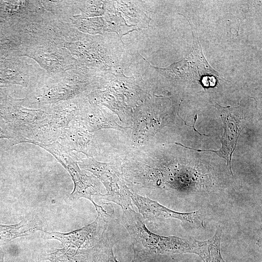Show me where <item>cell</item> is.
<instances>
[{
    "instance_id": "cell-1",
    "label": "cell",
    "mask_w": 262,
    "mask_h": 262,
    "mask_svg": "<svg viewBox=\"0 0 262 262\" xmlns=\"http://www.w3.org/2000/svg\"><path fill=\"white\" fill-rule=\"evenodd\" d=\"M118 221L130 235L134 253L132 262H144L155 255L193 253L200 256L202 253L205 241L155 234L133 208L123 210Z\"/></svg>"
},
{
    "instance_id": "cell-2",
    "label": "cell",
    "mask_w": 262,
    "mask_h": 262,
    "mask_svg": "<svg viewBox=\"0 0 262 262\" xmlns=\"http://www.w3.org/2000/svg\"><path fill=\"white\" fill-rule=\"evenodd\" d=\"M27 143L37 145L51 154L67 171L74 183V189L70 197L72 200H77L80 198L89 199L94 205L98 216L106 217L109 215L107 212L98 205L93 199L92 196H100V183L94 176H88L84 170L80 168L77 162L75 160L72 152L68 150L58 141L50 144H42L31 140Z\"/></svg>"
},
{
    "instance_id": "cell-3",
    "label": "cell",
    "mask_w": 262,
    "mask_h": 262,
    "mask_svg": "<svg viewBox=\"0 0 262 262\" xmlns=\"http://www.w3.org/2000/svg\"><path fill=\"white\" fill-rule=\"evenodd\" d=\"M66 100L44 108V115L26 139L46 144L57 141L63 130L79 115L82 104Z\"/></svg>"
},
{
    "instance_id": "cell-4",
    "label": "cell",
    "mask_w": 262,
    "mask_h": 262,
    "mask_svg": "<svg viewBox=\"0 0 262 262\" xmlns=\"http://www.w3.org/2000/svg\"><path fill=\"white\" fill-rule=\"evenodd\" d=\"M78 163L103 184L107 192L99 196L100 199L114 202L123 210L133 208L131 191L126 184L122 171L117 166L98 162L91 157L81 160Z\"/></svg>"
},
{
    "instance_id": "cell-5",
    "label": "cell",
    "mask_w": 262,
    "mask_h": 262,
    "mask_svg": "<svg viewBox=\"0 0 262 262\" xmlns=\"http://www.w3.org/2000/svg\"><path fill=\"white\" fill-rule=\"evenodd\" d=\"M0 108V117L12 135L13 145L19 144L22 137L27 139L35 124L45 113L43 109H31L23 104L24 98H9Z\"/></svg>"
},
{
    "instance_id": "cell-6",
    "label": "cell",
    "mask_w": 262,
    "mask_h": 262,
    "mask_svg": "<svg viewBox=\"0 0 262 262\" xmlns=\"http://www.w3.org/2000/svg\"><path fill=\"white\" fill-rule=\"evenodd\" d=\"M107 227L105 217L98 216L91 224L70 232L42 231L44 239L59 240L65 251L76 255L79 249L97 245L101 239Z\"/></svg>"
},
{
    "instance_id": "cell-7",
    "label": "cell",
    "mask_w": 262,
    "mask_h": 262,
    "mask_svg": "<svg viewBox=\"0 0 262 262\" xmlns=\"http://www.w3.org/2000/svg\"><path fill=\"white\" fill-rule=\"evenodd\" d=\"M23 56L35 60L49 74L66 71L74 63L65 48L44 40L27 46L22 53Z\"/></svg>"
},
{
    "instance_id": "cell-8",
    "label": "cell",
    "mask_w": 262,
    "mask_h": 262,
    "mask_svg": "<svg viewBox=\"0 0 262 262\" xmlns=\"http://www.w3.org/2000/svg\"><path fill=\"white\" fill-rule=\"evenodd\" d=\"M132 202L139 210L144 221L152 222L167 218L177 219L192 226L203 225L198 211L180 213L173 211L147 197L131 192Z\"/></svg>"
},
{
    "instance_id": "cell-9",
    "label": "cell",
    "mask_w": 262,
    "mask_h": 262,
    "mask_svg": "<svg viewBox=\"0 0 262 262\" xmlns=\"http://www.w3.org/2000/svg\"><path fill=\"white\" fill-rule=\"evenodd\" d=\"M90 132L78 115L62 131L61 144L71 152L75 150L93 158L99 150L96 139Z\"/></svg>"
},
{
    "instance_id": "cell-10",
    "label": "cell",
    "mask_w": 262,
    "mask_h": 262,
    "mask_svg": "<svg viewBox=\"0 0 262 262\" xmlns=\"http://www.w3.org/2000/svg\"><path fill=\"white\" fill-rule=\"evenodd\" d=\"M78 117L90 132L105 128L124 129L112 116L86 104L82 105Z\"/></svg>"
},
{
    "instance_id": "cell-11",
    "label": "cell",
    "mask_w": 262,
    "mask_h": 262,
    "mask_svg": "<svg viewBox=\"0 0 262 262\" xmlns=\"http://www.w3.org/2000/svg\"><path fill=\"white\" fill-rule=\"evenodd\" d=\"M42 227L40 222L33 217L26 218L15 225L0 224V247L16 238L41 230Z\"/></svg>"
},
{
    "instance_id": "cell-12",
    "label": "cell",
    "mask_w": 262,
    "mask_h": 262,
    "mask_svg": "<svg viewBox=\"0 0 262 262\" xmlns=\"http://www.w3.org/2000/svg\"><path fill=\"white\" fill-rule=\"evenodd\" d=\"M222 229L218 226L214 236L206 241L204 249L201 258L205 262H226L220 251Z\"/></svg>"
},
{
    "instance_id": "cell-13",
    "label": "cell",
    "mask_w": 262,
    "mask_h": 262,
    "mask_svg": "<svg viewBox=\"0 0 262 262\" xmlns=\"http://www.w3.org/2000/svg\"><path fill=\"white\" fill-rule=\"evenodd\" d=\"M114 245L106 231L97 244L96 260L98 262H119L114 254Z\"/></svg>"
},
{
    "instance_id": "cell-14",
    "label": "cell",
    "mask_w": 262,
    "mask_h": 262,
    "mask_svg": "<svg viewBox=\"0 0 262 262\" xmlns=\"http://www.w3.org/2000/svg\"><path fill=\"white\" fill-rule=\"evenodd\" d=\"M5 138L11 141L12 137L5 124L0 117V139Z\"/></svg>"
},
{
    "instance_id": "cell-15",
    "label": "cell",
    "mask_w": 262,
    "mask_h": 262,
    "mask_svg": "<svg viewBox=\"0 0 262 262\" xmlns=\"http://www.w3.org/2000/svg\"><path fill=\"white\" fill-rule=\"evenodd\" d=\"M4 253L3 250L0 247V262H4Z\"/></svg>"
},
{
    "instance_id": "cell-16",
    "label": "cell",
    "mask_w": 262,
    "mask_h": 262,
    "mask_svg": "<svg viewBox=\"0 0 262 262\" xmlns=\"http://www.w3.org/2000/svg\"><path fill=\"white\" fill-rule=\"evenodd\" d=\"M197 119V114L196 115H195V121H194V124L193 126H191V127H193L195 131H196V132H197L198 133H199L200 135H202V134H201L200 133H199L195 128V122H196V121ZM205 135V136H208L207 135Z\"/></svg>"
}]
</instances>
